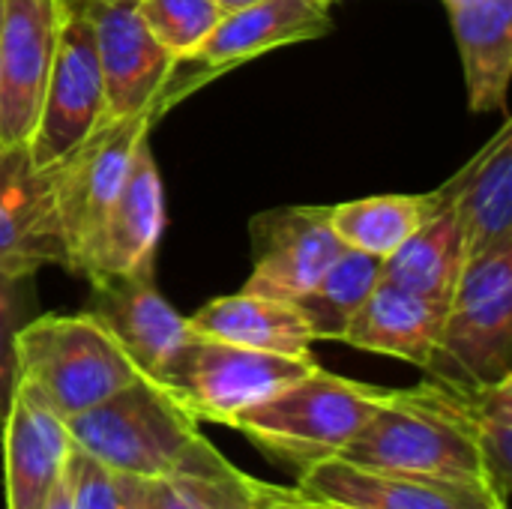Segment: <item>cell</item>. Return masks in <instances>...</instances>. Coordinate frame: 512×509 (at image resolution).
<instances>
[{
    "label": "cell",
    "instance_id": "obj_1",
    "mask_svg": "<svg viewBox=\"0 0 512 509\" xmlns=\"http://www.w3.org/2000/svg\"><path fill=\"white\" fill-rule=\"evenodd\" d=\"M66 429L78 450L90 453L114 474L138 480L222 474L231 468V462L201 435L198 420L144 375L66 420Z\"/></svg>",
    "mask_w": 512,
    "mask_h": 509
},
{
    "label": "cell",
    "instance_id": "obj_2",
    "mask_svg": "<svg viewBox=\"0 0 512 509\" xmlns=\"http://www.w3.org/2000/svg\"><path fill=\"white\" fill-rule=\"evenodd\" d=\"M336 459L384 474L486 483L462 390L438 378L414 390H387Z\"/></svg>",
    "mask_w": 512,
    "mask_h": 509
},
{
    "label": "cell",
    "instance_id": "obj_3",
    "mask_svg": "<svg viewBox=\"0 0 512 509\" xmlns=\"http://www.w3.org/2000/svg\"><path fill=\"white\" fill-rule=\"evenodd\" d=\"M384 393L387 390L315 366L300 381L243 411L231 429L246 435L267 456L306 471L336 459L378 411Z\"/></svg>",
    "mask_w": 512,
    "mask_h": 509
},
{
    "label": "cell",
    "instance_id": "obj_4",
    "mask_svg": "<svg viewBox=\"0 0 512 509\" xmlns=\"http://www.w3.org/2000/svg\"><path fill=\"white\" fill-rule=\"evenodd\" d=\"M18 381L72 420L141 378L114 336L84 309L78 315H36L15 342Z\"/></svg>",
    "mask_w": 512,
    "mask_h": 509
},
{
    "label": "cell",
    "instance_id": "obj_5",
    "mask_svg": "<svg viewBox=\"0 0 512 509\" xmlns=\"http://www.w3.org/2000/svg\"><path fill=\"white\" fill-rule=\"evenodd\" d=\"M426 375L453 387L512 375V240L465 264Z\"/></svg>",
    "mask_w": 512,
    "mask_h": 509
},
{
    "label": "cell",
    "instance_id": "obj_6",
    "mask_svg": "<svg viewBox=\"0 0 512 509\" xmlns=\"http://www.w3.org/2000/svg\"><path fill=\"white\" fill-rule=\"evenodd\" d=\"M315 357L252 351L207 336H189L153 381L195 420L228 426L252 405L315 369Z\"/></svg>",
    "mask_w": 512,
    "mask_h": 509
},
{
    "label": "cell",
    "instance_id": "obj_7",
    "mask_svg": "<svg viewBox=\"0 0 512 509\" xmlns=\"http://www.w3.org/2000/svg\"><path fill=\"white\" fill-rule=\"evenodd\" d=\"M168 111L156 102L138 114L108 120L63 159L48 165V183L54 198V213L66 243V270L78 273V264L93 243L105 213L120 195L132 159L144 141H150L153 123Z\"/></svg>",
    "mask_w": 512,
    "mask_h": 509
},
{
    "label": "cell",
    "instance_id": "obj_8",
    "mask_svg": "<svg viewBox=\"0 0 512 509\" xmlns=\"http://www.w3.org/2000/svg\"><path fill=\"white\" fill-rule=\"evenodd\" d=\"M105 123V84L87 12L63 3L57 45L42 87L39 114L27 138L36 168H48Z\"/></svg>",
    "mask_w": 512,
    "mask_h": 509
},
{
    "label": "cell",
    "instance_id": "obj_9",
    "mask_svg": "<svg viewBox=\"0 0 512 509\" xmlns=\"http://www.w3.org/2000/svg\"><path fill=\"white\" fill-rule=\"evenodd\" d=\"M87 12L105 84V123L165 102L177 60L147 30L138 0H78ZM168 105V102H165Z\"/></svg>",
    "mask_w": 512,
    "mask_h": 509
},
{
    "label": "cell",
    "instance_id": "obj_10",
    "mask_svg": "<svg viewBox=\"0 0 512 509\" xmlns=\"http://www.w3.org/2000/svg\"><path fill=\"white\" fill-rule=\"evenodd\" d=\"M165 231V189L150 141L132 159L129 177L87 246L78 276L90 285L108 279H153L159 240Z\"/></svg>",
    "mask_w": 512,
    "mask_h": 509
},
{
    "label": "cell",
    "instance_id": "obj_11",
    "mask_svg": "<svg viewBox=\"0 0 512 509\" xmlns=\"http://www.w3.org/2000/svg\"><path fill=\"white\" fill-rule=\"evenodd\" d=\"M249 240L252 273L243 291L288 303L300 300L348 249L330 225V207H279L258 213L249 222Z\"/></svg>",
    "mask_w": 512,
    "mask_h": 509
},
{
    "label": "cell",
    "instance_id": "obj_12",
    "mask_svg": "<svg viewBox=\"0 0 512 509\" xmlns=\"http://www.w3.org/2000/svg\"><path fill=\"white\" fill-rule=\"evenodd\" d=\"M63 0H0V144H27L57 45Z\"/></svg>",
    "mask_w": 512,
    "mask_h": 509
},
{
    "label": "cell",
    "instance_id": "obj_13",
    "mask_svg": "<svg viewBox=\"0 0 512 509\" xmlns=\"http://www.w3.org/2000/svg\"><path fill=\"white\" fill-rule=\"evenodd\" d=\"M303 492L354 509H510L486 483L384 474L327 459L300 471Z\"/></svg>",
    "mask_w": 512,
    "mask_h": 509
},
{
    "label": "cell",
    "instance_id": "obj_14",
    "mask_svg": "<svg viewBox=\"0 0 512 509\" xmlns=\"http://www.w3.org/2000/svg\"><path fill=\"white\" fill-rule=\"evenodd\" d=\"M66 267L48 171L30 162L27 144H0V270L39 273Z\"/></svg>",
    "mask_w": 512,
    "mask_h": 509
},
{
    "label": "cell",
    "instance_id": "obj_15",
    "mask_svg": "<svg viewBox=\"0 0 512 509\" xmlns=\"http://www.w3.org/2000/svg\"><path fill=\"white\" fill-rule=\"evenodd\" d=\"M72 438L66 420L45 399L18 381L12 405L3 417V480L6 509H42L66 471Z\"/></svg>",
    "mask_w": 512,
    "mask_h": 509
},
{
    "label": "cell",
    "instance_id": "obj_16",
    "mask_svg": "<svg viewBox=\"0 0 512 509\" xmlns=\"http://www.w3.org/2000/svg\"><path fill=\"white\" fill-rule=\"evenodd\" d=\"M90 288L87 312L114 336L144 378H153L192 336L189 321L159 294L153 279H108Z\"/></svg>",
    "mask_w": 512,
    "mask_h": 509
},
{
    "label": "cell",
    "instance_id": "obj_17",
    "mask_svg": "<svg viewBox=\"0 0 512 509\" xmlns=\"http://www.w3.org/2000/svg\"><path fill=\"white\" fill-rule=\"evenodd\" d=\"M441 204H450L462 228L468 261L512 240V123L441 189Z\"/></svg>",
    "mask_w": 512,
    "mask_h": 509
},
{
    "label": "cell",
    "instance_id": "obj_18",
    "mask_svg": "<svg viewBox=\"0 0 512 509\" xmlns=\"http://www.w3.org/2000/svg\"><path fill=\"white\" fill-rule=\"evenodd\" d=\"M330 24V12L318 0H255L225 12L195 60L207 72H228L273 48L321 39Z\"/></svg>",
    "mask_w": 512,
    "mask_h": 509
},
{
    "label": "cell",
    "instance_id": "obj_19",
    "mask_svg": "<svg viewBox=\"0 0 512 509\" xmlns=\"http://www.w3.org/2000/svg\"><path fill=\"white\" fill-rule=\"evenodd\" d=\"M447 306L432 303L402 285L378 282L342 333V342L369 354L426 366L435 357Z\"/></svg>",
    "mask_w": 512,
    "mask_h": 509
},
{
    "label": "cell",
    "instance_id": "obj_20",
    "mask_svg": "<svg viewBox=\"0 0 512 509\" xmlns=\"http://www.w3.org/2000/svg\"><path fill=\"white\" fill-rule=\"evenodd\" d=\"M447 9L471 111H504L512 78V0H453Z\"/></svg>",
    "mask_w": 512,
    "mask_h": 509
},
{
    "label": "cell",
    "instance_id": "obj_21",
    "mask_svg": "<svg viewBox=\"0 0 512 509\" xmlns=\"http://www.w3.org/2000/svg\"><path fill=\"white\" fill-rule=\"evenodd\" d=\"M186 321L195 336L219 339L252 351L288 354V357L309 354L315 342L306 318L294 303L249 294V291L216 297Z\"/></svg>",
    "mask_w": 512,
    "mask_h": 509
},
{
    "label": "cell",
    "instance_id": "obj_22",
    "mask_svg": "<svg viewBox=\"0 0 512 509\" xmlns=\"http://www.w3.org/2000/svg\"><path fill=\"white\" fill-rule=\"evenodd\" d=\"M468 264L462 228L450 204L423 222L393 255L381 261V282L402 285L432 303L447 306Z\"/></svg>",
    "mask_w": 512,
    "mask_h": 509
},
{
    "label": "cell",
    "instance_id": "obj_23",
    "mask_svg": "<svg viewBox=\"0 0 512 509\" xmlns=\"http://www.w3.org/2000/svg\"><path fill=\"white\" fill-rule=\"evenodd\" d=\"M438 210H441V201L435 192L369 195V198L330 207V225L348 249H357L384 261Z\"/></svg>",
    "mask_w": 512,
    "mask_h": 509
},
{
    "label": "cell",
    "instance_id": "obj_24",
    "mask_svg": "<svg viewBox=\"0 0 512 509\" xmlns=\"http://www.w3.org/2000/svg\"><path fill=\"white\" fill-rule=\"evenodd\" d=\"M381 282V258L345 249L327 273L300 297L294 306L306 318L315 339L342 342L345 327L357 315V309L366 303L372 288Z\"/></svg>",
    "mask_w": 512,
    "mask_h": 509
},
{
    "label": "cell",
    "instance_id": "obj_25",
    "mask_svg": "<svg viewBox=\"0 0 512 509\" xmlns=\"http://www.w3.org/2000/svg\"><path fill=\"white\" fill-rule=\"evenodd\" d=\"M489 489L510 507L512 489V375L489 387H459Z\"/></svg>",
    "mask_w": 512,
    "mask_h": 509
},
{
    "label": "cell",
    "instance_id": "obj_26",
    "mask_svg": "<svg viewBox=\"0 0 512 509\" xmlns=\"http://www.w3.org/2000/svg\"><path fill=\"white\" fill-rule=\"evenodd\" d=\"M141 18L153 39L177 60H195L225 9L216 0H138Z\"/></svg>",
    "mask_w": 512,
    "mask_h": 509
},
{
    "label": "cell",
    "instance_id": "obj_27",
    "mask_svg": "<svg viewBox=\"0 0 512 509\" xmlns=\"http://www.w3.org/2000/svg\"><path fill=\"white\" fill-rule=\"evenodd\" d=\"M252 477L234 465L222 474H174L147 480L153 509H249Z\"/></svg>",
    "mask_w": 512,
    "mask_h": 509
},
{
    "label": "cell",
    "instance_id": "obj_28",
    "mask_svg": "<svg viewBox=\"0 0 512 509\" xmlns=\"http://www.w3.org/2000/svg\"><path fill=\"white\" fill-rule=\"evenodd\" d=\"M36 318V285L33 273L0 270V423L12 405L18 387V333Z\"/></svg>",
    "mask_w": 512,
    "mask_h": 509
},
{
    "label": "cell",
    "instance_id": "obj_29",
    "mask_svg": "<svg viewBox=\"0 0 512 509\" xmlns=\"http://www.w3.org/2000/svg\"><path fill=\"white\" fill-rule=\"evenodd\" d=\"M63 480L75 509H123L117 474L105 468L99 459H93L90 453L78 450L75 444L66 456Z\"/></svg>",
    "mask_w": 512,
    "mask_h": 509
},
{
    "label": "cell",
    "instance_id": "obj_30",
    "mask_svg": "<svg viewBox=\"0 0 512 509\" xmlns=\"http://www.w3.org/2000/svg\"><path fill=\"white\" fill-rule=\"evenodd\" d=\"M249 509H327V504L321 498H312L300 486L285 489V486H270V483L252 480Z\"/></svg>",
    "mask_w": 512,
    "mask_h": 509
},
{
    "label": "cell",
    "instance_id": "obj_31",
    "mask_svg": "<svg viewBox=\"0 0 512 509\" xmlns=\"http://www.w3.org/2000/svg\"><path fill=\"white\" fill-rule=\"evenodd\" d=\"M117 489H120L123 509H153L150 498H147V480L117 474Z\"/></svg>",
    "mask_w": 512,
    "mask_h": 509
},
{
    "label": "cell",
    "instance_id": "obj_32",
    "mask_svg": "<svg viewBox=\"0 0 512 509\" xmlns=\"http://www.w3.org/2000/svg\"><path fill=\"white\" fill-rule=\"evenodd\" d=\"M42 509H75L72 507V498H69V489H66V480H63V477H60L57 486L51 489V495H48V501H45V507Z\"/></svg>",
    "mask_w": 512,
    "mask_h": 509
},
{
    "label": "cell",
    "instance_id": "obj_33",
    "mask_svg": "<svg viewBox=\"0 0 512 509\" xmlns=\"http://www.w3.org/2000/svg\"><path fill=\"white\" fill-rule=\"evenodd\" d=\"M225 12H231V9H240V6H249V3H255V0H216Z\"/></svg>",
    "mask_w": 512,
    "mask_h": 509
},
{
    "label": "cell",
    "instance_id": "obj_34",
    "mask_svg": "<svg viewBox=\"0 0 512 509\" xmlns=\"http://www.w3.org/2000/svg\"><path fill=\"white\" fill-rule=\"evenodd\" d=\"M327 504V501H324ZM327 509H354V507H342V504H327Z\"/></svg>",
    "mask_w": 512,
    "mask_h": 509
},
{
    "label": "cell",
    "instance_id": "obj_35",
    "mask_svg": "<svg viewBox=\"0 0 512 509\" xmlns=\"http://www.w3.org/2000/svg\"><path fill=\"white\" fill-rule=\"evenodd\" d=\"M318 3H324V6H330V3H333V0H318Z\"/></svg>",
    "mask_w": 512,
    "mask_h": 509
},
{
    "label": "cell",
    "instance_id": "obj_36",
    "mask_svg": "<svg viewBox=\"0 0 512 509\" xmlns=\"http://www.w3.org/2000/svg\"><path fill=\"white\" fill-rule=\"evenodd\" d=\"M63 3H78V0H63Z\"/></svg>",
    "mask_w": 512,
    "mask_h": 509
},
{
    "label": "cell",
    "instance_id": "obj_37",
    "mask_svg": "<svg viewBox=\"0 0 512 509\" xmlns=\"http://www.w3.org/2000/svg\"><path fill=\"white\" fill-rule=\"evenodd\" d=\"M444 3H453V0H444Z\"/></svg>",
    "mask_w": 512,
    "mask_h": 509
}]
</instances>
